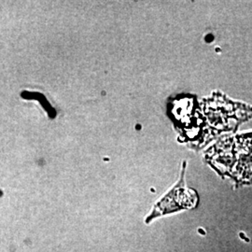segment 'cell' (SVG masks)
I'll return each instance as SVG.
<instances>
[{"mask_svg": "<svg viewBox=\"0 0 252 252\" xmlns=\"http://www.w3.org/2000/svg\"><path fill=\"white\" fill-rule=\"evenodd\" d=\"M207 162L237 185L252 184V133L226 137L207 153Z\"/></svg>", "mask_w": 252, "mask_h": 252, "instance_id": "1", "label": "cell"}, {"mask_svg": "<svg viewBox=\"0 0 252 252\" xmlns=\"http://www.w3.org/2000/svg\"><path fill=\"white\" fill-rule=\"evenodd\" d=\"M185 168L186 162H183L180 180L159 202L155 204L152 212L145 220L146 223H150L156 218L181 210H187L197 206L198 194L196 190L189 189L185 183Z\"/></svg>", "mask_w": 252, "mask_h": 252, "instance_id": "2", "label": "cell"}]
</instances>
